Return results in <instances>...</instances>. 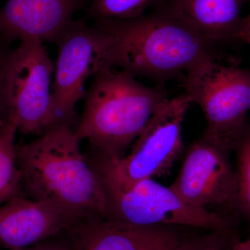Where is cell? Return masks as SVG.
Listing matches in <instances>:
<instances>
[{
    "mask_svg": "<svg viewBox=\"0 0 250 250\" xmlns=\"http://www.w3.org/2000/svg\"><path fill=\"white\" fill-rule=\"evenodd\" d=\"M107 68L119 69L164 86L207 59L220 58L216 44L167 8L129 20H98Z\"/></svg>",
    "mask_w": 250,
    "mask_h": 250,
    "instance_id": "1",
    "label": "cell"
},
{
    "mask_svg": "<svg viewBox=\"0 0 250 250\" xmlns=\"http://www.w3.org/2000/svg\"><path fill=\"white\" fill-rule=\"evenodd\" d=\"M69 123H58L37 139L16 145L23 195L48 202L77 219L106 218L107 195L85 159L80 139Z\"/></svg>",
    "mask_w": 250,
    "mask_h": 250,
    "instance_id": "2",
    "label": "cell"
},
{
    "mask_svg": "<svg viewBox=\"0 0 250 250\" xmlns=\"http://www.w3.org/2000/svg\"><path fill=\"white\" fill-rule=\"evenodd\" d=\"M83 98L75 134L102 159L116 161L126 154L168 94L164 86H147L127 72L106 68L94 77Z\"/></svg>",
    "mask_w": 250,
    "mask_h": 250,
    "instance_id": "3",
    "label": "cell"
},
{
    "mask_svg": "<svg viewBox=\"0 0 250 250\" xmlns=\"http://www.w3.org/2000/svg\"><path fill=\"white\" fill-rule=\"evenodd\" d=\"M191 100L186 95L167 98L121 159L99 158L92 166L104 190H123L144 179L170 173L184 149L183 125Z\"/></svg>",
    "mask_w": 250,
    "mask_h": 250,
    "instance_id": "4",
    "label": "cell"
},
{
    "mask_svg": "<svg viewBox=\"0 0 250 250\" xmlns=\"http://www.w3.org/2000/svg\"><path fill=\"white\" fill-rule=\"evenodd\" d=\"M181 82L184 94L203 112L202 134L234 150L250 112V70L221 63L220 58L207 59L182 75Z\"/></svg>",
    "mask_w": 250,
    "mask_h": 250,
    "instance_id": "5",
    "label": "cell"
},
{
    "mask_svg": "<svg viewBox=\"0 0 250 250\" xmlns=\"http://www.w3.org/2000/svg\"><path fill=\"white\" fill-rule=\"evenodd\" d=\"M43 42L21 41L10 57L9 118L22 134L40 136L57 124L51 87L54 65Z\"/></svg>",
    "mask_w": 250,
    "mask_h": 250,
    "instance_id": "6",
    "label": "cell"
},
{
    "mask_svg": "<svg viewBox=\"0 0 250 250\" xmlns=\"http://www.w3.org/2000/svg\"><path fill=\"white\" fill-rule=\"evenodd\" d=\"M106 218L141 226L192 227L225 232L229 223L225 215L189 205L171 189L144 179L123 190H105Z\"/></svg>",
    "mask_w": 250,
    "mask_h": 250,
    "instance_id": "7",
    "label": "cell"
},
{
    "mask_svg": "<svg viewBox=\"0 0 250 250\" xmlns=\"http://www.w3.org/2000/svg\"><path fill=\"white\" fill-rule=\"evenodd\" d=\"M56 45L58 57L52 85L54 114L57 124L72 125L75 106L84 96L85 82L107 68L104 39L95 26L73 21Z\"/></svg>",
    "mask_w": 250,
    "mask_h": 250,
    "instance_id": "8",
    "label": "cell"
},
{
    "mask_svg": "<svg viewBox=\"0 0 250 250\" xmlns=\"http://www.w3.org/2000/svg\"><path fill=\"white\" fill-rule=\"evenodd\" d=\"M229 152L202 134L187 149L170 188L197 208L235 206L237 177L229 159Z\"/></svg>",
    "mask_w": 250,
    "mask_h": 250,
    "instance_id": "9",
    "label": "cell"
},
{
    "mask_svg": "<svg viewBox=\"0 0 250 250\" xmlns=\"http://www.w3.org/2000/svg\"><path fill=\"white\" fill-rule=\"evenodd\" d=\"M65 232L73 250H176L184 240L171 227L141 226L98 216L78 219Z\"/></svg>",
    "mask_w": 250,
    "mask_h": 250,
    "instance_id": "10",
    "label": "cell"
},
{
    "mask_svg": "<svg viewBox=\"0 0 250 250\" xmlns=\"http://www.w3.org/2000/svg\"><path fill=\"white\" fill-rule=\"evenodd\" d=\"M77 220L52 204L18 195L0 205V248L35 246L65 232Z\"/></svg>",
    "mask_w": 250,
    "mask_h": 250,
    "instance_id": "11",
    "label": "cell"
},
{
    "mask_svg": "<svg viewBox=\"0 0 250 250\" xmlns=\"http://www.w3.org/2000/svg\"><path fill=\"white\" fill-rule=\"evenodd\" d=\"M85 0H8L0 10V33L9 40L56 44Z\"/></svg>",
    "mask_w": 250,
    "mask_h": 250,
    "instance_id": "12",
    "label": "cell"
},
{
    "mask_svg": "<svg viewBox=\"0 0 250 250\" xmlns=\"http://www.w3.org/2000/svg\"><path fill=\"white\" fill-rule=\"evenodd\" d=\"M164 7L177 15L213 43L238 41L248 0H161ZM159 1V2H160Z\"/></svg>",
    "mask_w": 250,
    "mask_h": 250,
    "instance_id": "13",
    "label": "cell"
},
{
    "mask_svg": "<svg viewBox=\"0 0 250 250\" xmlns=\"http://www.w3.org/2000/svg\"><path fill=\"white\" fill-rule=\"evenodd\" d=\"M17 131L16 123L10 118L0 123V205L23 195L15 143Z\"/></svg>",
    "mask_w": 250,
    "mask_h": 250,
    "instance_id": "14",
    "label": "cell"
},
{
    "mask_svg": "<svg viewBox=\"0 0 250 250\" xmlns=\"http://www.w3.org/2000/svg\"><path fill=\"white\" fill-rule=\"evenodd\" d=\"M234 150L237 154V193L235 206L250 218V123L247 121Z\"/></svg>",
    "mask_w": 250,
    "mask_h": 250,
    "instance_id": "15",
    "label": "cell"
},
{
    "mask_svg": "<svg viewBox=\"0 0 250 250\" xmlns=\"http://www.w3.org/2000/svg\"><path fill=\"white\" fill-rule=\"evenodd\" d=\"M161 0H93L89 15L98 20H129L145 14Z\"/></svg>",
    "mask_w": 250,
    "mask_h": 250,
    "instance_id": "16",
    "label": "cell"
},
{
    "mask_svg": "<svg viewBox=\"0 0 250 250\" xmlns=\"http://www.w3.org/2000/svg\"><path fill=\"white\" fill-rule=\"evenodd\" d=\"M225 232H212L193 239L183 240L176 250H225Z\"/></svg>",
    "mask_w": 250,
    "mask_h": 250,
    "instance_id": "17",
    "label": "cell"
},
{
    "mask_svg": "<svg viewBox=\"0 0 250 250\" xmlns=\"http://www.w3.org/2000/svg\"><path fill=\"white\" fill-rule=\"evenodd\" d=\"M11 53L0 49V123L9 118L7 88Z\"/></svg>",
    "mask_w": 250,
    "mask_h": 250,
    "instance_id": "18",
    "label": "cell"
},
{
    "mask_svg": "<svg viewBox=\"0 0 250 250\" xmlns=\"http://www.w3.org/2000/svg\"><path fill=\"white\" fill-rule=\"evenodd\" d=\"M52 238L41 242L35 246L18 250H73L70 241L65 243V242L55 241Z\"/></svg>",
    "mask_w": 250,
    "mask_h": 250,
    "instance_id": "19",
    "label": "cell"
},
{
    "mask_svg": "<svg viewBox=\"0 0 250 250\" xmlns=\"http://www.w3.org/2000/svg\"><path fill=\"white\" fill-rule=\"evenodd\" d=\"M250 3V10L248 16L243 18L241 29L238 33V41L246 42L250 45V0H248Z\"/></svg>",
    "mask_w": 250,
    "mask_h": 250,
    "instance_id": "20",
    "label": "cell"
},
{
    "mask_svg": "<svg viewBox=\"0 0 250 250\" xmlns=\"http://www.w3.org/2000/svg\"><path fill=\"white\" fill-rule=\"evenodd\" d=\"M229 250H250V238L246 241L235 242Z\"/></svg>",
    "mask_w": 250,
    "mask_h": 250,
    "instance_id": "21",
    "label": "cell"
}]
</instances>
